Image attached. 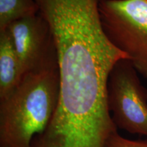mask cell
<instances>
[{
    "mask_svg": "<svg viewBox=\"0 0 147 147\" xmlns=\"http://www.w3.org/2000/svg\"><path fill=\"white\" fill-rule=\"evenodd\" d=\"M60 93L59 69L27 73L0 100V147H30L50 123Z\"/></svg>",
    "mask_w": 147,
    "mask_h": 147,
    "instance_id": "1",
    "label": "cell"
},
{
    "mask_svg": "<svg viewBox=\"0 0 147 147\" xmlns=\"http://www.w3.org/2000/svg\"><path fill=\"white\" fill-rule=\"evenodd\" d=\"M100 12L108 39L147 79V0H104Z\"/></svg>",
    "mask_w": 147,
    "mask_h": 147,
    "instance_id": "2",
    "label": "cell"
},
{
    "mask_svg": "<svg viewBox=\"0 0 147 147\" xmlns=\"http://www.w3.org/2000/svg\"><path fill=\"white\" fill-rule=\"evenodd\" d=\"M128 59L117 62L108 82L107 101L117 128L147 136V90Z\"/></svg>",
    "mask_w": 147,
    "mask_h": 147,
    "instance_id": "3",
    "label": "cell"
},
{
    "mask_svg": "<svg viewBox=\"0 0 147 147\" xmlns=\"http://www.w3.org/2000/svg\"><path fill=\"white\" fill-rule=\"evenodd\" d=\"M10 33L24 73L59 69L54 36L47 20L38 13L12 23Z\"/></svg>",
    "mask_w": 147,
    "mask_h": 147,
    "instance_id": "4",
    "label": "cell"
},
{
    "mask_svg": "<svg viewBox=\"0 0 147 147\" xmlns=\"http://www.w3.org/2000/svg\"><path fill=\"white\" fill-rule=\"evenodd\" d=\"M25 73L8 29L0 32V100L17 87Z\"/></svg>",
    "mask_w": 147,
    "mask_h": 147,
    "instance_id": "5",
    "label": "cell"
},
{
    "mask_svg": "<svg viewBox=\"0 0 147 147\" xmlns=\"http://www.w3.org/2000/svg\"><path fill=\"white\" fill-rule=\"evenodd\" d=\"M39 13L35 0H0V32L14 22Z\"/></svg>",
    "mask_w": 147,
    "mask_h": 147,
    "instance_id": "6",
    "label": "cell"
},
{
    "mask_svg": "<svg viewBox=\"0 0 147 147\" xmlns=\"http://www.w3.org/2000/svg\"><path fill=\"white\" fill-rule=\"evenodd\" d=\"M104 147H147V140H131L125 138L117 131L110 134Z\"/></svg>",
    "mask_w": 147,
    "mask_h": 147,
    "instance_id": "7",
    "label": "cell"
}]
</instances>
